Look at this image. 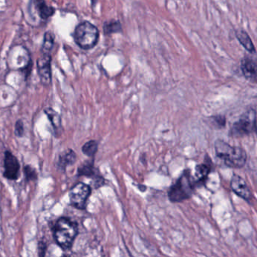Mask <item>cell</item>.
Segmentation results:
<instances>
[{
	"label": "cell",
	"instance_id": "6da1fadb",
	"mask_svg": "<svg viewBox=\"0 0 257 257\" xmlns=\"http://www.w3.org/2000/svg\"><path fill=\"white\" fill-rule=\"evenodd\" d=\"M79 233L77 222L70 218H59L53 226V235L58 246L63 249H70Z\"/></svg>",
	"mask_w": 257,
	"mask_h": 257
},
{
	"label": "cell",
	"instance_id": "7a4b0ae2",
	"mask_svg": "<svg viewBox=\"0 0 257 257\" xmlns=\"http://www.w3.org/2000/svg\"><path fill=\"white\" fill-rule=\"evenodd\" d=\"M215 151L216 156L223 161L226 166L233 168H240L244 166L246 162V154L240 147H231L221 140L215 142Z\"/></svg>",
	"mask_w": 257,
	"mask_h": 257
},
{
	"label": "cell",
	"instance_id": "3957f363",
	"mask_svg": "<svg viewBox=\"0 0 257 257\" xmlns=\"http://www.w3.org/2000/svg\"><path fill=\"white\" fill-rule=\"evenodd\" d=\"M100 32L97 27L88 22L79 24L73 33L75 43L81 49L89 50L97 46Z\"/></svg>",
	"mask_w": 257,
	"mask_h": 257
},
{
	"label": "cell",
	"instance_id": "277c9868",
	"mask_svg": "<svg viewBox=\"0 0 257 257\" xmlns=\"http://www.w3.org/2000/svg\"><path fill=\"white\" fill-rule=\"evenodd\" d=\"M195 183L191 178L189 171H184L168 191V198L171 202H182L190 198L195 189Z\"/></svg>",
	"mask_w": 257,
	"mask_h": 257
},
{
	"label": "cell",
	"instance_id": "5b68a950",
	"mask_svg": "<svg viewBox=\"0 0 257 257\" xmlns=\"http://www.w3.org/2000/svg\"><path fill=\"white\" fill-rule=\"evenodd\" d=\"M256 115L254 109H249L240 116L238 121L231 127L233 136L241 137L249 135L255 131Z\"/></svg>",
	"mask_w": 257,
	"mask_h": 257
},
{
	"label": "cell",
	"instance_id": "8992f818",
	"mask_svg": "<svg viewBox=\"0 0 257 257\" xmlns=\"http://www.w3.org/2000/svg\"><path fill=\"white\" fill-rule=\"evenodd\" d=\"M91 195V188L85 183H76L70 189V203L75 208L79 210H85L87 207L88 198Z\"/></svg>",
	"mask_w": 257,
	"mask_h": 257
},
{
	"label": "cell",
	"instance_id": "52a82bcc",
	"mask_svg": "<svg viewBox=\"0 0 257 257\" xmlns=\"http://www.w3.org/2000/svg\"><path fill=\"white\" fill-rule=\"evenodd\" d=\"M20 168L17 158L11 152L6 151L4 154V177L10 180H17L20 175Z\"/></svg>",
	"mask_w": 257,
	"mask_h": 257
},
{
	"label": "cell",
	"instance_id": "ba28073f",
	"mask_svg": "<svg viewBox=\"0 0 257 257\" xmlns=\"http://www.w3.org/2000/svg\"><path fill=\"white\" fill-rule=\"evenodd\" d=\"M52 58L49 54H43L37 61V70L40 80L45 86L52 82Z\"/></svg>",
	"mask_w": 257,
	"mask_h": 257
},
{
	"label": "cell",
	"instance_id": "9c48e42d",
	"mask_svg": "<svg viewBox=\"0 0 257 257\" xmlns=\"http://www.w3.org/2000/svg\"><path fill=\"white\" fill-rule=\"evenodd\" d=\"M77 174L79 177L84 176V177H91V178L94 179V187L96 189H98L104 185V178L98 174L97 169L94 168L93 162H85L83 165H81L78 168Z\"/></svg>",
	"mask_w": 257,
	"mask_h": 257
},
{
	"label": "cell",
	"instance_id": "30bf717a",
	"mask_svg": "<svg viewBox=\"0 0 257 257\" xmlns=\"http://www.w3.org/2000/svg\"><path fill=\"white\" fill-rule=\"evenodd\" d=\"M231 189L236 195L246 201H250L252 198V193L249 186L243 178L237 174H234L232 176L231 180Z\"/></svg>",
	"mask_w": 257,
	"mask_h": 257
},
{
	"label": "cell",
	"instance_id": "8fae6325",
	"mask_svg": "<svg viewBox=\"0 0 257 257\" xmlns=\"http://www.w3.org/2000/svg\"><path fill=\"white\" fill-rule=\"evenodd\" d=\"M241 70L243 76L251 82L257 81V64L250 58H244L241 62Z\"/></svg>",
	"mask_w": 257,
	"mask_h": 257
},
{
	"label": "cell",
	"instance_id": "7c38bea8",
	"mask_svg": "<svg viewBox=\"0 0 257 257\" xmlns=\"http://www.w3.org/2000/svg\"><path fill=\"white\" fill-rule=\"evenodd\" d=\"M76 161V154L73 150H65L58 158V166L60 169L65 170L67 166L73 165Z\"/></svg>",
	"mask_w": 257,
	"mask_h": 257
},
{
	"label": "cell",
	"instance_id": "4fadbf2b",
	"mask_svg": "<svg viewBox=\"0 0 257 257\" xmlns=\"http://www.w3.org/2000/svg\"><path fill=\"white\" fill-rule=\"evenodd\" d=\"M35 4L36 10L40 19L47 20L55 14V9L51 6L47 5L45 1H37Z\"/></svg>",
	"mask_w": 257,
	"mask_h": 257
},
{
	"label": "cell",
	"instance_id": "5bb4252c",
	"mask_svg": "<svg viewBox=\"0 0 257 257\" xmlns=\"http://www.w3.org/2000/svg\"><path fill=\"white\" fill-rule=\"evenodd\" d=\"M236 34H237V40H239L240 44L244 47V49H246V50L248 51L249 53H255V47H254L249 35L243 31H238Z\"/></svg>",
	"mask_w": 257,
	"mask_h": 257
},
{
	"label": "cell",
	"instance_id": "9a60e30c",
	"mask_svg": "<svg viewBox=\"0 0 257 257\" xmlns=\"http://www.w3.org/2000/svg\"><path fill=\"white\" fill-rule=\"evenodd\" d=\"M44 112L50 120L51 124L53 126L54 129L56 132L60 130L61 128V118L59 114L51 107L46 108Z\"/></svg>",
	"mask_w": 257,
	"mask_h": 257
},
{
	"label": "cell",
	"instance_id": "2e32d148",
	"mask_svg": "<svg viewBox=\"0 0 257 257\" xmlns=\"http://www.w3.org/2000/svg\"><path fill=\"white\" fill-rule=\"evenodd\" d=\"M210 171V165L207 164H201L197 165L195 168V177H196V183H203L204 180L207 178L209 173Z\"/></svg>",
	"mask_w": 257,
	"mask_h": 257
},
{
	"label": "cell",
	"instance_id": "e0dca14e",
	"mask_svg": "<svg viewBox=\"0 0 257 257\" xmlns=\"http://www.w3.org/2000/svg\"><path fill=\"white\" fill-rule=\"evenodd\" d=\"M54 44H55V36L52 33L47 31L45 34L43 46H42L43 54H49V55L51 51L53 49Z\"/></svg>",
	"mask_w": 257,
	"mask_h": 257
},
{
	"label": "cell",
	"instance_id": "ac0fdd59",
	"mask_svg": "<svg viewBox=\"0 0 257 257\" xmlns=\"http://www.w3.org/2000/svg\"><path fill=\"white\" fill-rule=\"evenodd\" d=\"M121 31V25L118 21L111 20L106 22L103 25V32L106 35H110V34L119 33Z\"/></svg>",
	"mask_w": 257,
	"mask_h": 257
},
{
	"label": "cell",
	"instance_id": "d6986e66",
	"mask_svg": "<svg viewBox=\"0 0 257 257\" xmlns=\"http://www.w3.org/2000/svg\"><path fill=\"white\" fill-rule=\"evenodd\" d=\"M98 150V144L96 141H89L84 144L82 148V153L88 157H93Z\"/></svg>",
	"mask_w": 257,
	"mask_h": 257
},
{
	"label": "cell",
	"instance_id": "ffe728a7",
	"mask_svg": "<svg viewBox=\"0 0 257 257\" xmlns=\"http://www.w3.org/2000/svg\"><path fill=\"white\" fill-rule=\"evenodd\" d=\"M26 182L35 181L37 180V171L31 165H26L24 168Z\"/></svg>",
	"mask_w": 257,
	"mask_h": 257
},
{
	"label": "cell",
	"instance_id": "44dd1931",
	"mask_svg": "<svg viewBox=\"0 0 257 257\" xmlns=\"http://www.w3.org/2000/svg\"><path fill=\"white\" fill-rule=\"evenodd\" d=\"M24 134H25V127H24L23 121L22 120H18L15 127V135L19 138H22Z\"/></svg>",
	"mask_w": 257,
	"mask_h": 257
},
{
	"label": "cell",
	"instance_id": "7402d4cb",
	"mask_svg": "<svg viewBox=\"0 0 257 257\" xmlns=\"http://www.w3.org/2000/svg\"><path fill=\"white\" fill-rule=\"evenodd\" d=\"M211 122L213 123V125L214 127H219V128L223 127L225 124V117L221 116V115L213 117V121H211Z\"/></svg>",
	"mask_w": 257,
	"mask_h": 257
},
{
	"label": "cell",
	"instance_id": "603a6c76",
	"mask_svg": "<svg viewBox=\"0 0 257 257\" xmlns=\"http://www.w3.org/2000/svg\"><path fill=\"white\" fill-rule=\"evenodd\" d=\"M47 245L45 243L43 240L39 242L38 243V256L39 257H45L46 253V250H47Z\"/></svg>",
	"mask_w": 257,
	"mask_h": 257
},
{
	"label": "cell",
	"instance_id": "cb8c5ba5",
	"mask_svg": "<svg viewBox=\"0 0 257 257\" xmlns=\"http://www.w3.org/2000/svg\"><path fill=\"white\" fill-rule=\"evenodd\" d=\"M61 257H70V256H69V255H62V256Z\"/></svg>",
	"mask_w": 257,
	"mask_h": 257
}]
</instances>
